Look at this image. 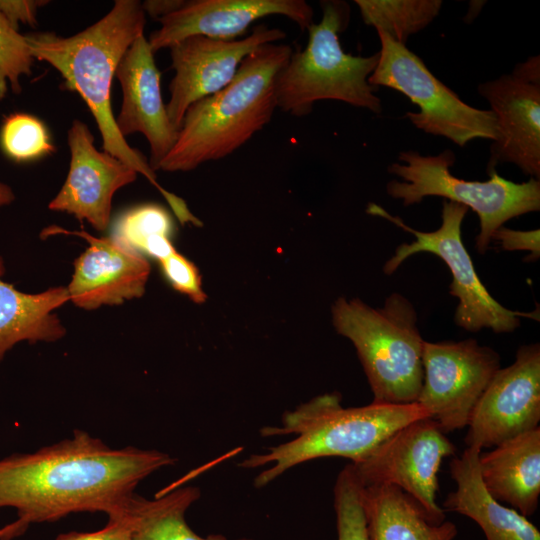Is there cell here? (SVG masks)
<instances>
[{"mask_svg": "<svg viewBox=\"0 0 540 540\" xmlns=\"http://www.w3.org/2000/svg\"><path fill=\"white\" fill-rule=\"evenodd\" d=\"M175 464L169 454L133 446L112 448L83 430L33 453L0 459V508L12 507L22 530L71 513L127 515L137 485Z\"/></svg>", "mask_w": 540, "mask_h": 540, "instance_id": "6da1fadb", "label": "cell"}, {"mask_svg": "<svg viewBox=\"0 0 540 540\" xmlns=\"http://www.w3.org/2000/svg\"><path fill=\"white\" fill-rule=\"evenodd\" d=\"M146 14L136 0H117L100 20L69 37L52 32L25 35L34 59L45 61L63 77L67 89L77 92L90 109L100 131L103 151L120 159L154 185L177 219L190 223L194 215L185 201L157 182L144 155L132 148L117 129L111 107V85L117 66L144 33Z\"/></svg>", "mask_w": 540, "mask_h": 540, "instance_id": "7a4b0ae2", "label": "cell"}, {"mask_svg": "<svg viewBox=\"0 0 540 540\" xmlns=\"http://www.w3.org/2000/svg\"><path fill=\"white\" fill-rule=\"evenodd\" d=\"M431 412L419 403L387 404L372 402L345 408L337 392L312 398L286 411L279 426H265L263 437L293 435L291 440L252 454L239 466L266 467L254 478L263 488L293 467L323 457H343L356 463L369 455L388 437L405 425Z\"/></svg>", "mask_w": 540, "mask_h": 540, "instance_id": "3957f363", "label": "cell"}, {"mask_svg": "<svg viewBox=\"0 0 540 540\" xmlns=\"http://www.w3.org/2000/svg\"><path fill=\"white\" fill-rule=\"evenodd\" d=\"M292 53L290 45L279 42L260 46L227 86L193 103L159 170L187 172L222 159L263 129L277 108V76Z\"/></svg>", "mask_w": 540, "mask_h": 540, "instance_id": "277c9868", "label": "cell"}, {"mask_svg": "<svg viewBox=\"0 0 540 540\" xmlns=\"http://www.w3.org/2000/svg\"><path fill=\"white\" fill-rule=\"evenodd\" d=\"M332 320L338 334L354 345L375 403L417 401L423 382V345L413 304L391 293L382 307L360 299H337Z\"/></svg>", "mask_w": 540, "mask_h": 540, "instance_id": "5b68a950", "label": "cell"}, {"mask_svg": "<svg viewBox=\"0 0 540 540\" xmlns=\"http://www.w3.org/2000/svg\"><path fill=\"white\" fill-rule=\"evenodd\" d=\"M320 6L322 19L307 28L306 47L293 52L277 76V108L303 117L311 113L315 102L336 100L381 113V99L375 94L377 87L368 82L379 52L366 57L346 53L339 34L349 24V4L325 0Z\"/></svg>", "mask_w": 540, "mask_h": 540, "instance_id": "8992f818", "label": "cell"}, {"mask_svg": "<svg viewBox=\"0 0 540 540\" xmlns=\"http://www.w3.org/2000/svg\"><path fill=\"white\" fill-rule=\"evenodd\" d=\"M398 160L388 166V172L402 180L387 183L388 195L401 199L404 206L438 196L471 208L479 218L476 248L481 254L488 249L494 231L509 219L540 210V180L530 178L515 183L499 176L496 170L486 181L458 178L450 171L456 160L450 149L437 155L402 151Z\"/></svg>", "mask_w": 540, "mask_h": 540, "instance_id": "52a82bcc", "label": "cell"}, {"mask_svg": "<svg viewBox=\"0 0 540 540\" xmlns=\"http://www.w3.org/2000/svg\"><path fill=\"white\" fill-rule=\"evenodd\" d=\"M376 32L381 49L368 82L377 88L394 89L417 105L419 112L405 115L417 129L445 137L460 147L477 138L495 140L496 119L490 109H478L465 103L406 45L382 31Z\"/></svg>", "mask_w": 540, "mask_h": 540, "instance_id": "ba28073f", "label": "cell"}, {"mask_svg": "<svg viewBox=\"0 0 540 540\" xmlns=\"http://www.w3.org/2000/svg\"><path fill=\"white\" fill-rule=\"evenodd\" d=\"M367 212L415 236L412 243H403L396 248L383 266L385 274L391 275L407 258L421 252L434 254L445 262L453 278L449 292L459 301L454 314L457 326L471 332L489 328L495 333H509L520 326L519 317L530 316L502 306L481 282L461 237V226L468 212L466 206L443 201L441 225L432 232L409 227L401 218L392 216L377 204H369Z\"/></svg>", "mask_w": 540, "mask_h": 540, "instance_id": "9c48e42d", "label": "cell"}, {"mask_svg": "<svg viewBox=\"0 0 540 540\" xmlns=\"http://www.w3.org/2000/svg\"><path fill=\"white\" fill-rule=\"evenodd\" d=\"M454 444L432 418L415 420L397 430L369 455L351 463L361 486L394 485L414 498L437 522L445 520L436 502L438 473Z\"/></svg>", "mask_w": 540, "mask_h": 540, "instance_id": "30bf717a", "label": "cell"}, {"mask_svg": "<svg viewBox=\"0 0 540 540\" xmlns=\"http://www.w3.org/2000/svg\"><path fill=\"white\" fill-rule=\"evenodd\" d=\"M423 382L417 403L444 432L468 425L484 390L500 367L499 354L475 339L423 345Z\"/></svg>", "mask_w": 540, "mask_h": 540, "instance_id": "8fae6325", "label": "cell"}, {"mask_svg": "<svg viewBox=\"0 0 540 540\" xmlns=\"http://www.w3.org/2000/svg\"><path fill=\"white\" fill-rule=\"evenodd\" d=\"M540 421V345L521 346L515 361L499 368L468 422L467 447L492 448L531 431Z\"/></svg>", "mask_w": 540, "mask_h": 540, "instance_id": "7c38bea8", "label": "cell"}, {"mask_svg": "<svg viewBox=\"0 0 540 540\" xmlns=\"http://www.w3.org/2000/svg\"><path fill=\"white\" fill-rule=\"evenodd\" d=\"M285 38L282 30L259 25L251 34L233 41L190 36L170 47L175 74L169 85L166 110L174 128L179 132L193 103L227 86L248 55L262 45Z\"/></svg>", "mask_w": 540, "mask_h": 540, "instance_id": "4fadbf2b", "label": "cell"}, {"mask_svg": "<svg viewBox=\"0 0 540 540\" xmlns=\"http://www.w3.org/2000/svg\"><path fill=\"white\" fill-rule=\"evenodd\" d=\"M67 141L71 155L69 171L48 207L105 231L114 194L134 182L138 173L113 155L99 151L88 126L78 119L69 128Z\"/></svg>", "mask_w": 540, "mask_h": 540, "instance_id": "5bb4252c", "label": "cell"}, {"mask_svg": "<svg viewBox=\"0 0 540 540\" xmlns=\"http://www.w3.org/2000/svg\"><path fill=\"white\" fill-rule=\"evenodd\" d=\"M72 234L84 238L89 247L75 260L74 273L66 286L69 301L84 310L104 305H120L141 297L151 267L141 253L110 237L97 238L85 231H67L57 226L45 228L41 237Z\"/></svg>", "mask_w": 540, "mask_h": 540, "instance_id": "9a60e30c", "label": "cell"}, {"mask_svg": "<svg viewBox=\"0 0 540 540\" xmlns=\"http://www.w3.org/2000/svg\"><path fill=\"white\" fill-rule=\"evenodd\" d=\"M281 15L302 30L313 23L314 11L304 0H194L159 20L149 45L155 53L190 36L233 41L243 38L256 20Z\"/></svg>", "mask_w": 540, "mask_h": 540, "instance_id": "2e32d148", "label": "cell"}, {"mask_svg": "<svg viewBox=\"0 0 540 540\" xmlns=\"http://www.w3.org/2000/svg\"><path fill=\"white\" fill-rule=\"evenodd\" d=\"M496 119L488 174L500 163L515 164L525 175L540 178V82L515 73L478 85Z\"/></svg>", "mask_w": 540, "mask_h": 540, "instance_id": "e0dca14e", "label": "cell"}, {"mask_svg": "<svg viewBox=\"0 0 540 540\" xmlns=\"http://www.w3.org/2000/svg\"><path fill=\"white\" fill-rule=\"evenodd\" d=\"M115 77L122 89V104L115 117L117 129L123 137L143 134L150 147L149 165L153 171L159 170L177 140L178 131L169 120L161 95V75L144 34L128 48Z\"/></svg>", "mask_w": 540, "mask_h": 540, "instance_id": "ac0fdd59", "label": "cell"}, {"mask_svg": "<svg viewBox=\"0 0 540 540\" xmlns=\"http://www.w3.org/2000/svg\"><path fill=\"white\" fill-rule=\"evenodd\" d=\"M481 449L467 447L450 463L456 490L443 502V510L474 520L486 540H540L538 528L517 510L497 501L485 488L479 469Z\"/></svg>", "mask_w": 540, "mask_h": 540, "instance_id": "d6986e66", "label": "cell"}, {"mask_svg": "<svg viewBox=\"0 0 540 540\" xmlns=\"http://www.w3.org/2000/svg\"><path fill=\"white\" fill-rule=\"evenodd\" d=\"M479 469L486 490L525 517L534 514L540 495V428L480 452Z\"/></svg>", "mask_w": 540, "mask_h": 540, "instance_id": "ffe728a7", "label": "cell"}, {"mask_svg": "<svg viewBox=\"0 0 540 540\" xmlns=\"http://www.w3.org/2000/svg\"><path fill=\"white\" fill-rule=\"evenodd\" d=\"M4 274L0 255V362L20 342H55L63 338L66 329L54 311L69 301L66 286L25 293L5 282Z\"/></svg>", "mask_w": 540, "mask_h": 540, "instance_id": "44dd1931", "label": "cell"}, {"mask_svg": "<svg viewBox=\"0 0 540 540\" xmlns=\"http://www.w3.org/2000/svg\"><path fill=\"white\" fill-rule=\"evenodd\" d=\"M361 503L369 540H453L458 533L453 522L433 520L394 485L361 486Z\"/></svg>", "mask_w": 540, "mask_h": 540, "instance_id": "7402d4cb", "label": "cell"}, {"mask_svg": "<svg viewBox=\"0 0 540 540\" xmlns=\"http://www.w3.org/2000/svg\"><path fill=\"white\" fill-rule=\"evenodd\" d=\"M200 495V489L195 486L171 489L155 499H146L135 493L128 512L131 540H228L222 534L202 537L187 524L186 511Z\"/></svg>", "mask_w": 540, "mask_h": 540, "instance_id": "603a6c76", "label": "cell"}, {"mask_svg": "<svg viewBox=\"0 0 540 540\" xmlns=\"http://www.w3.org/2000/svg\"><path fill=\"white\" fill-rule=\"evenodd\" d=\"M365 24L406 45L440 13L441 0H355Z\"/></svg>", "mask_w": 540, "mask_h": 540, "instance_id": "cb8c5ba5", "label": "cell"}, {"mask_svg": "<svg viewBox=\"0 0 540 540\" xmlns=\"http://www.w3.org/2000/svg\"><path fill=\"white\" fill-rule=\"evenodd\" d=\"M172 231L169 213L161 206L145 204L123 213L115 222L111 237L161 261L176 251L170 239Z\"/></svg>", "mask_w": 540, "mask_h": 540, "instance_id": "d4e9b609", "label": "cell"}, {"mask_svg": "<svg viewBox=\"0 0 540 540\" xmlns=\"http://www.w3.org/2000/svg\"><path fill=\"white\" fill-rule=\"evenodd\" d=\"M0 146L4 154L16 162L32 161L55 150L44 123L27 113H14L4 118Z\"/></svg>", "mask_w": 540, "mask_h": 540, "instance_id": "484cf974", "label": "cell"}, {"mask_svg": "<svg viewBox=\"0 0 540 540\" xmlns=\"http://www.w3.org/2000/svg\"><path fill=\"white\" fill-rule=\"evenodd\" d=\"M334 509L337 540H369L361 503V485L351 463L336 478Z\"/></svg>", "mask_w": 540, "mask_h": 540, "instance_id": "4316f807", "label": "cell"}, {"mask_svg": "<svg viewBox=\"0 0 540 540\" xmlns=\"http://www.w3.org/2000/svg\"><path fill=\"white\" fill-rule=\"evenodd\" d=\"M35 59L25 39L0 13V101L5 98L8 83L15 93L22 91L20 79L31 74Z\"/></svg>", "mask_w": 540, "mask_h": 540, "instance_id": "83f0119b", "label": "cell"}, {"mask_svg": "<svg viewBox=\"0 0 540 540\" xmlns=\"http://www.w3.org/2000/svg\"><path fill=\"white\" fill-rule=\"evenodd\" d=\"M159 262L165 278L176 291L187 295L196 303L206 300L199 271L190 260L175 251Z\"/></svg>", "mask_w": 540, "mask_h": 540, "instance_id": "f1b7e54d", "label": "cell"}, {"mask_svg": "<svg viewBox=\"0 0 540 540\" xmlns=\"http://www.w3.org/2000/svg\"><path fill=\"white\" fill-rule=\"evenodd\" d=\"M492 240L500 243L501 247L508 251L524 250L529 251L530 256L525 260H537L540 255V231L514 230L504 226L494 231Z\"/></svg>", "mask_w": 540, "mask_h": 540, "instance_id": "f546056e", "label": "cell"}, {"mask_svg": "<svg viewBox=\"0 0 540 540\" xmlns=\"http://www.w3.org/2000/svg\"><path fill=\"white\" fill-rule=\"evenodd\" d=\"M55 540H131L129 514L117 520H109L100 530L64 533L58 535Z\"/></svg>", "mask_w": 540, "mask_h": 540, "instance_id": "4dcf8cb0", "label": "cell"}, {"mask_svg": "<svg viewBox=\"0 0 540 540\" xmlns=\"http://www.w3.org/2000/svg\"><path fill=\"white\" fill-rule=\"evenodd\" d=\"M47 1L0 0V13L18 31V24H37V10Z\"/></svg>", "mask_w": 540, "mask_h": 540, "instance_id": "1f68e13d", "label": "cell"}, {"mask_svg": "<svg viewBox=\"0 0 540 540\" xmlns=\"http://www.w3.org/2000/svg\"><path fill=\"white\" fill-rule=\"evenodd\" d=\"M183 0H147L142 3L145 14L158 21L183 7Z\"/></svg>", "mask_w": 540, "mask_h": 540, "instance_id": "d6a6232c", "label": "cell"}, {"mask_svg": "<svg viewBox=\"0 0 540 540\" xmlns=\"http://www.w3.org/2000/svg\"><path fill=\"white\" fill-rule=\"evenodd\" d=\"M24 533L25 532L22 530L20 524L15 520L3 528H0V540H12Z\"/></svg>", "mask_w": 540, "mask_h": 540, "instance_id": "836d02e7", "label": "cell"}, {"mask_svg": "<svg viewBox=\"0 0 540 540\" xmlns=\"http://www.w3.org/2000/svg\"><path fill=\"white\" fill-rule=\"evenodd\" d=\"M14 199L15 194L12 188L3 182H0V207L9 205Z\"/></svg>", "mask_w": 540, "mask_h": 540, "instance_id": "e575fe53", "label": "cell"}]
</instances>
